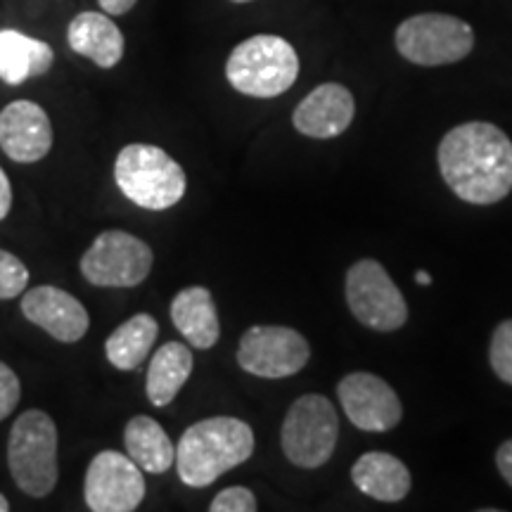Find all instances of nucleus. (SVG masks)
Here are the masks:
<instances>
[{
  "label": "nucleus",
  "mask_w": 512,
  "mask_h": 512,
  "mask_svg": "<svg viewBox=\"0 0 512 512\" xmlns=\"http://www.w3.org/2000/svg\"><path fill=\"white\" fill-rule=\"evenodd\" d=\"M299 76V55L285 38L259 34L233 48L226 62V79L249 98H278Z\"/></svg>",
  "instance_id": "obj_3"
},
{
  "label": "nucleus",
  "mask_w": 512,
  "mask_h": 512,
  "mask_svg": "<svg viewBox=\"0 0 512 512\" xmlns=\"http://www.w3.org/2000/svg\"><path fill=\"white\" fill-rule=\"evenodd\" d=\"M233 3H252V0H233Z\"/></svg>",
  "instance_id": "obj_32"
},
{
  "label": "nucleus",
  "mask_w": 512,
  "mask_h": 512,
  "mask_svg": "<svg viewBox=\"0 0 512 512\" xmlns=\"http://www.w3.org/2000/svg\"><path fill=\"white\" fill-rule=\"evenodd\" d=\"M19 399H22V384L10 366L0 361V422L15 411Z\"/></svg>",
  "instance_id": "obj_26"
},
{
  "label": "nucleus",
  "mask_w": 512,
  "mask_h": 512,
  "mask_svg": "<svg viewBox=\"0 0 512 512\" xmlns=\"http://www.w3.org/2000/svg\"><path fill=\"white\" fill-rule=\"evenodd\" d=\"M0 147L12 162H41L53 147V124L41 105L15 100L0 112Z\"/></svg>",
  "instance_id": "obj_13"
},
{
  "label": "nucleus",
  "mask_w": 512,
  "mask_h": 512,
  "mask_svg": "<svg viewBox=\"0 0 512 512\" xmlns=\"http://www.w3.org/2000/svg\"><path fill=\"white\" fill-rule=\"evenodd\" d=\"M254 453V432L245 420L216 415L190 425L176 446V470L183 484L204 489Z\"/></svg>",
  "instance_id": "obj_2"
},
{
  "label": "nucleus",
  "mask_w": 512,
  "mask_h": 512,
  "mask_svg": "<svg viewBox=\"0 0 512 512\" xmlns=\"http://www.w3.org/2000/svg\"><path fill=\"white\" fill-rule=\"evenodd\" d=\"M10 209H12V185H10L8 174L0 169V221L10 214Z\"/></svg>",
  "instance_id": "obj_28"
},
{
  "label": "nucleus",
  "mask_w": 512,
  "mask_h": 512,
  "mask_svg": "<svg viewBox=\"0 0 512 512\" xmlns=\"http://www.w3.org/2000/svg\"><path fill=\"white\" fill-rule=\"evenodd\" d=\"M171 320L190 347L211 349L221 337L219 311L207 287H185L171 302Z\"/></svg>",
  "instance_id": "obj_17"
},
{
  "label": "nucleus",
  "mask_w": 512,
  "mask_h": 512,
  "mask_svg": "<svg viewBox=\"0 0 512 512\" xmlns=\"http://www.w3.org/2000/svg\"><path fill=\"white\" fill-rule=\"evenodd\" d=\"M339 418L335 406L320 394H304L285 415L280 441L285 458L304 470H316L335 453Z\"/></svg>",
  "instance_id": "obj_7"
},
{
  "label": "nucleus",
  "mask_w": 512,
  "mask_h": 512,
  "mask_svg": "<svg viewBox=\"0 0 512 512\" xmlns=\"http://www.w3.org/2000/svg\"><path fill=\"white\" fill-rule=\"evenodd\" d=\"M10 510V503H8V498H5L3 494H0V512H8Z\"/></svg>",
  "instance_id": "obj_31"
},
{
  "label": "nucleus",
  "mask_w": 512,
  "mask_h": 512,
  "mask_svg": "<svg viewBox=\"0 0 512 512\" xmlns=\"http://www.w3.org/2000/svg\"><path fill=\"white\" fill-rule=\"evenodd\" d=\"M93 512H133L145 498L143 470L119 451H100L91 460L83 484Z\"/></svg>",
  "instance_id": "obj_11"
},
{
  "label": "nucleus",
  "mask_w": 512,
  "mask_h": 512,
  "mask_svg": "<svg viewBox=\"0 0 512 512\" xmlns=\"http://www.w3.org/2000/svg\"><path fill=\"white\" fill-rule=\"evenodd\" d=\"M55 62L53 48L46 41H38L17 29L0 31V81L8 86L43 76Z\"/></svg>",
  "instance_id": "obj_19"
},
{
  "label": "nucleus",
  "mask_w": 512,
  "mask_h": 512,
  "mask_svg": "<svg viewBox=\"0 0 512 512\" xmlns=\"http://www.w3.org/2000/svg\"><path fill=\"white\" fill-rule=\"evenodd\" d=\"M337 396L347 418L363 432H389L403 418L399 396L382 377L349 373L337 384Z\"/></svg>",
  "instance_id": "obj_12"
},
{
  "label": "nucleus",
  "mask_w": 512,
  "mask_h": 512,
  "mask_svg": "<svg viewBox=\"0 0 512 512\" xmlns=\"http://www.w3.org/2000/svg\"><path fill=\"white\" fill-rule=\"evenodd\" d=\"M10 475L24 494L46 498L57 484V427L43 411H27L15 420L8 439Z\"/></svg>",
  "instance_id": "obj_5"
},
{
  "label": "nucleus",
  "mask_w": 512,
  "mask_h": 512,
  "mask_svg": "<svg viewBox=\"0 0 512 512\" xmlns=\"http://www.w3.org/2000/svg\"><path fill=\"white\" fill-rule=\"evenodd\" d=\"M415 283H420V285H432L430 273H427V271H418V273H415Z\"/></svg>",
  "instance_id": "obj_30"
},
{
  "label": "nucleus",
  "mask_w": 512,
  "mask_h": 512,
  "mask_svg": "<svg viewBox=\"0 0 512 512\" xmlns=\"http://www.w3.org/2000/svg\"><path fill=\"white\" fill-rule=\"evenodd\" d=\"M114 178L126 200L150 211L176 207L188 188L183 166L162 147L147 143L126 145L119 152Z\"/></svg>",
  "instance_id": "obj_4"
},
{
  "label": "nucleus",
  "mask_w": 512,
  "mask_h": 512,
  "mask_svg": "<svg viewBox=\"0 0 512 512\" xmlns=\"http://www.w3.org/2000/svg\"><path fill=\"white\" fill-rule=\"evenodd\" d=\"M192 351L181 342H166L155 351L147 370V399L152 406L164 408L176 399L192 373Z\"/></svg>",
  "instance_id": "obj_21"
},
{
  "label": "nucleus",
  "mask_w": 512,
  "mask_h": 512,
  "mask_svg": "<svg viewBox=\"0 0 512 512\" xmlns=\"http://www.w3.org/2000/svg\"><path fill=\"white\" fill-rule=\"evenodd\" d=\"M356 114V100L342 83L316 86L299 102L292 114V124L306 138L328 140L342 136Z\"/></svg>",
  "instance_id": "obj_15"
},
{
  "label": "nucleus",
  "mask_w": 512,
  "mask_h": 512,
  "mask_svg": "<svg viewBox=\"0 0 512 512\" xmlns=\"http://www.w3.org/2000/svg\"><path fill=\"white\" fill-rule=\"evenodd\" d=\"M489 363L498 375V380L512 384V318L503 320L491 335Z\"/></svg>",
  "instance_id": "obj_23"
},
{
  "label": "nucleus",
  "mask_w": 512,
  "mask_h": 512,
  "mask_svg": "<svg viewBox=\"0 0 512 512\" xmlns=\"http://www.w3.org/2000/svg\"><path fill=\"white\" fill-rule=\"evenodd\" d=\"M351 479L361 494L382 503H399L411 491V472L392 453H363L351 467Z\"/></svg>",
  "instance_id": "obj_18"
},
{
  "label": "nucleus",
  "mask_w": 512,
  "mask_h": 512,
  "mask_svg": "<svg viewBox=\"0 0 512 512\" xmlns=\"http://www.w3.org/2000/svg\"><path fill=\"white\" fill-rule=\"evenodd\" d=\"M124 444L126 456L150 475H164L176 463V446L171 444L164 427L150 415H136L126 422Z\"/></svg>",
  "instance_id": "obj_20"
},
{
  "label": "nucleus",
  "mask_w": 512,
  "mask_h": 512,
  "mask_svg": "<svg viewBox=\"0 0 512 512\" xmlns=\"http://www.w3.org/2000/svg\"><path fill=\"white\" fill-rule=\"evenodd\" d=\"M159 335L157 320L150 313H136L107 337L105 356L117 370H136L155 347Z\"/></svg>",
  "instance_id": "obj_22"
},
{
  "label": "nucleus",
  "mask_w": 512,
  "mask_h": 512,
  "mask_svg": "<svg viewBox=\"0 0 512 512\" xmlns=\"http://www.w3.org/2000/svg\"><path fill=\"white\" fill-rule=\"evenodd\" d=\"M396 50L420 67H444L465 60L475 48V31L465 19L444 12H422L396 29Z\"/></svg>",
  "instance_id": "obj_6"
},
{
  "label": "nucleus",
  "mask_w": 512,
  "mask_h": 512,
  "mask_svg": "<svg viewBox=\"0 0 512 512\" xmlns=\"http://www.w3.org/2000/svg\"><path fill=\"white\" fill-rule=\"evenodd\" d=\"M22 313L31 323L64 344L79 342L91 325L86 306L74 294L53 285H41L24 292Z\"/></svg>",
  "instance_id": "obj_14"
},
{
  "label": "nucleus",
  "mask_w": 512,
  "mask_h": 512,
  "mask_svg": "<svg viewBox=\"0 0 512 512\" xmlns=\"http://www.w3.org/2000/svg\"><path fill=\"white\" fill-rule=\"evenodd\" d=\"M256 508H259V505H256V496L247 489V486H230V489H223L209 505L211 512H254Z\"/></svg>",
  "instance_id": "obj_25"
},
{
  "label": "nucleus",
  "mask_w": 512,
  "mask_h": 512,
  "mask_svg": "<svg viewBox=\"0 0 512 512\" xmlns=\"http://www.w3.org/2000/svg\"><path fill=\"white\" fill-rule=\"evenodd\" d=\"M150 245L124 230H105L81 256V273L95 287H136L150 275Z\"/></svg>",
  "instance_id": "obj_9"
},
{
  "label": "nucleus",
  "mask_w": 512,
  "mask_h": 512,
  "mask_svg": "<svg viewBox=\"0 0 512 512\" xmlns=\"http://www.w3.org/2000/svg\"><path fill=\"white\" fill-rule=\"evenodd\" d=\"M437 157L441 176L458 200L486 207L512 192V140L489 121L451 128Z\"/></svg>",
  "instance_id": "obj_1"
},
{
  "label": "nucleus",
  "mask_w": 512,
  "mask_h": 512,
  "mask_svg": "<svg viewBox=\"0 0 512 512\" xmlns=\"http://www.w3.org/2000/svg\"><path fill=\"white\" fill-rule=\"evenodd\" d=\"M100 8L107 12V15H126L128 10L136 8L138 0H98Z\"/></svg>",
  "instance_id": "obj_29"
},
{
  "label": "nucleus",
  "mask_w": 512,
  "mask_h": 512,
  "mask_svg": "<svg viewBox=\"0 0 512 512\" xmlns=\"http://www.w3.org/2000/svg\"><path fill=\"white\" fill-rule=\"evenodd\" d=\"M67 41L76 55L86 57L100 69L117 67L126 48L124 34L112 22V17L91 10L72 19L67 29Z\"/></svg>",
  "instance_id": "obj_16"
},
{
  "label": "nucleus",
  "mask_w": 512,
  "mask_h": 512,
  "mask_svg": "<svg viewBox=\"0 0 512 512\" xmlns=\"http://www.w3.org/2000/svg\"><path fill=\"white\" fill-rule=\"evenodd\" d=\"M309 358L306 337L285 325H254L240 337L238 363L249 375L280 380L304 370Z\"/></svg>",
  "instance_id": "obj_10"
},
{
  "label": "nucleus",
  "mask_w": 512,
  "mask_h": 512,
  "mask_svg": "<svg viewBox=\"0 0 512 512\" xmlns=\"http://www.w3.org/2000/svg\"><path fill=\"white\" fill-rule=\"evenodd\" d=\"M496 465H498V472H501L505 482L512 486V439H508L505 444H501V448H498Z\"/></svg>",
  "instance_id": "obj_27"
},
{
  "label": "nucleus",
  "mask_w": 512,
  "mask_h": 512,
  "mask_svg": "<svg viewBox=\"0 0 512 512\" xmlns=\"http://www.w3.org/2000/svg\"><path fill=\"white\" fill-rule=\"evenodd\" d=\"M29 268L15 254L0 249V299H15L27 292Z\"/></svg>",
  "instance_id": "obj_24"
},
{
  "label": "nucleus",
  "mask_w": 512,
  "mask_h": 512,
  "mask_svg": "<svg viewBox=\"0 0 512 512\" xmlns=\"http://www.w3.org/2000/svg\"><path fill=\"white\" fill-rule=\"evenodd\" d=\"M347 304L358 323L375 332H394L408 320L406 299L375 259H361L349 268Z\"/></svg>",
  "instance_id": "obj_8"
}]
</instances>
